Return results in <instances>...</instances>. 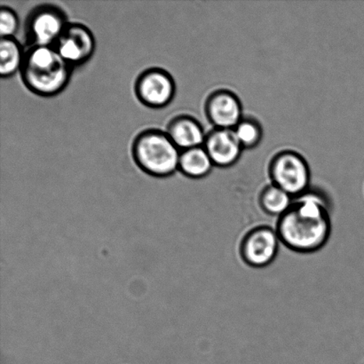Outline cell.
Listing matches in <instances>:
<instances>
[{"instance_id":"6da1fadb","label":"cell","mask_w":364,"mask_h":364,"mask_svg":"<svg viewBox=\"0 0 364 364\" xmlns=\"http://www.w3.org/2000/svg\"><path fill=\"white\" fill-rule=\"evenodd\" d=\"M277 232L281 242L294 251L312 252L323 248L331 234L326 196L309 191L294 198L290 210L280 218Z\"/></svg>"},{"instance_id":"7a4b0ae2","label":"cell","mask_w":364,"mask_h":364,"mask_svg":"<svg viewBox=\"0 0 364 364\" xmlns=\"http://www.w3.org/2000/svg\"><path fill=\"white\" fill-rule=\"evenodd\" d=\"M73 68L55 48L33 46L25 53L20 71L25 87L41 97L58 95L69 85Z\"/></svg>"},{"instance_id":"3957f363","label":"cell","mask_w":364,"mask_h":364,"mask_svg":"<svg viewBox=\"0 0 364 364\" xmlns=\"http://www.w3.org/2000/svg\"><path fill=\"white\" fill-rule=\"evenodd\" d=\"M181 151L166 131L146 129L134 138L132 156L142 172L156 178L172 176L179 171Z\"/></svg>"},{"instance_id":"277c9868","label":"cell","mask_w":364,"mask_h":364,"mask_svg":"<svg viewBox=\"0 0 364 364\" xmlns=\"http://www.w3.org/2000/svg\"><path fill=\"white\" fill-rule=\"evenodd\" d=\"M69 24L66 13L60 6L52 4L35 6L25 21V38L28 48H55Z\"/></svg>"},{"instance_id":"5b68a950","label":"cell","mask_w":364,"mask_h":364,"mask_svg":"<svg viewBox=\"0 0 364 364\" xmlns=\"http://www.w3.org/2000/svg\"><path fill=\"white\" fill-rule=\"evenodd\" d=\"M135 95L142 105L151 109H163L173 102L176 85L172 75L162 68H151L139 75Z\"/></svg>"},{"instance_id":"8992f818","label":"cell","mask_w":364,"mask_h":364,"mask_svg":"<svg viewBox=\"0 0 364 364\" xmlns=\"http://www.w3.org/2000/svg\"><path fill=\"white\" fill-rule=\"evenodd\" d=\"M272 183L294 198L309 191L310 172L301 156L285 152L277 156L271 171Z\"/></svg>"},{"instance_id":"52a82bcc","label":"cell","mask_w":364,"mask_h":364,"mask_svg":"<svg viewBox=\"0 0 364 364\" xmlns=\"http://www.w3.org/2000/svg\"><path fill=\"white\" fill-rule=\"evenodd\" d=\"M96 41L94 33L85 24L70 23L55 48L71 67L84 65L94 55Z\"/></svg>"},{"instance_id":"ba28073f","label":"cell","mask_w":364,"mask_h":364,"mask_svg":"<svg viewBox=\"0 0 364 364\" xmlns=\"http://www.w3.org/2000/svg\"><path fill=\"white\" fill-rule=\"evenodd\" d=\"M281 240L277 230L264 227L253 230L242 245V257L252 267L269 266L279 252Z\"/></svg>"},{"instance_id":"9c48e42d","label":"cell","mask_w":364,"mask_h":364,"mask_svg":"<svg viewBox=\"0 0 364 364\" xmlns=\"http://www.w3.org/2000/svg\"><path fill=\"white\" fill-rule=\"evenodd\" d=\"M206 113L218 129H232L242 120V105L237 96L228 92H217L207 100Z\"/></svg>"},{"instance_id":"30bf717a","label":"cell","mask_w":364,"mask_h":364,"mask_svg":"<svg viewBox=\"0 0 364 364\" xmlns=\"http://www.w3.org/2000/svg\"><path fill=\"white\" fill-rule=\"evenodd\" d=\"M203 148L208 153L213 165L221 167L233 166L240 158L242 151L234 130L218 128L206 135Z\"/></svg>"},{"instance_id":"8fae6325","label":"cell","mask_w":364,"mask_h":364,"mask_svg":"<svg viewBox=\"0 0 364 364\" xmlns=\"http://www.w3.org/2000/svg\"><path fill=\"white\" fill-rule=\"evenodd\" d=\"M181 151L203 147L206 135L201 124L194 117L181 115L170 121L166 130Z\"/></svg>"},{"instance_id":"7c38bea8","label":"cell","mask_w":364,"mask_h":364,"mask_svg":"<svg viewBox=\"0 0 364 364\" xmlns=\"http://www.w3.org/2000/svg\"><path fill=\"white\" fill-rule=\"evenodd\" d=\"M213 166L212 159L203 146L186 149L181 153L179 171L191 179H203L209 176Z\"/></svg>"},{"instance_id":"4fadbf2b","label":"cell","mask_w":364,"mask_h":364,"mask_svg":"<svg viewBox=\"0 0 364 364\" xmlns=\"http://www.w3.org/2000/svg\"><path fill=\"white\" fill-rule=\"evenodd\" d=\"M25 53L16 38H5L0 41V77L6 80L21 71Z\"/></svg>"},{"instance_id":"5bb4252c","label":"cell","mask_w":364,"mask_h":364,"mask_svg":"<svg viewBox=\"0 0 364 364\" xmlns=\"http://www.w3.org/2000/svg\"><path fill=\"white\" fill-rule=\"evenodd\" d=\"M294 196L277 186L267 185L260 196V203L265 212L274 217L284 216L294 205Z\"/></svg>"},{"instance_id":"9a60e30c","label":"cell","mask_w":364,"mask_h":364,"mask_svg":"<svg viewBox=\"0 0 364 364\" xmlns=\"http://www.w3.org/2000/svg\"><path fill=\"white\" fill-rule=\"evenodd\" d=\"M233 130L242 149L255 147L262 140V130L256 121L242 119Z\"/></svg>"},{"instance_id":"2e32d148","label":"cell","mask_w":364,"mask_h":364,"mask_svg":"<svg viewBox=\"0 0 364 364\" xmlns=\"http://www.w3.org/2000/svg\"><path fill=\"white\" fill-rule=\"evenodd\" d=\"M20 23L16 11L3 6L0 10V36L1 38H14L19 30Z\"/></svg>"}]
</instances>
